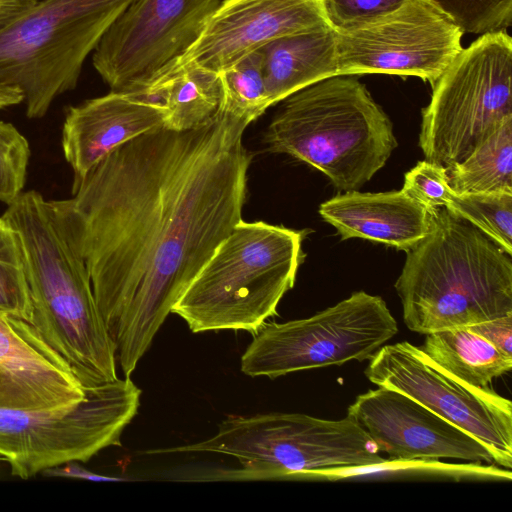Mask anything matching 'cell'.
<instances>
[{
    "label": "cell",
    "instance_id": "6da1fadb",
    "mask_svg": "<svg viewBox=\"0 0 512 512\" xmlns=\"http://www.w3.org/2000/svg\"><path fill=\"white\" fill-rule=\"evenodd\" d=\"M249 124L220 109L200 128L150 131L101 160L70 199L53 200L125 376L242 220Z\"/></svg>",
    "mask_w": 512,
    "mask_h": 512
},
{
    "label": "cell",
    "instance_id": "7a4b0ae2",
    "mask_svg": "<svg viewBox=\"0 0 512 512\" xmlns=\"http://www.w3.org/2000/svg\"><path fill=\"white\" fill-rule=\"evenodd\" d=\"M2 216L20 238L33 308L30 324L84 389L117 379L115 343L53 200L23 191Z\"/></svg>",
    "mask_w": 512,
    "mask_h": 512
},
{
    "label": "cell",
    "instance_id": "3957f363",
    "mask_svg": "<svg viewBox=\"0 0 512 512\" xmlns=\"http://www.w3.org/2000/svg\"><path fill=\"white\" fill-rule=\"evenodd\" d=\"M395 289L409 330L469 327L512 314L511 256L468 221L435 208L426 236L406 251Z\"/></svg>",
    "mask_w": 512,
    "mask_h": 512
},
{
    "label": "cell",
    "instance_id": "277c9868",
    "mask_svg": "<svg viewBox=\"0 0 512 512\" xmlns=\"http://www.w3.org/2000/svg\"><path fill=\"white\" fill-rule=\"evenodd\" d=\"M281 102L264 135L267 150L316 168L338 190L360 188L398 145L389 117L353 76L323 79Z\"/></svg>",
    "mask_w": 512,
    "mask_h": 512
},
{
    "label": "cell",
    "instance_id": "5b68a950",
    "mask_svg": "<svg viewBox=\"0 0 512 512\" xmlns=\"http://www.w3.org/2000/svg\"><path fill=\"white\" fill-rule=\"evenodd\" d=\"M305 231L263 221L237 223L221 241L171 313L194 333H257L277 315L305 255Z\"/></svg>",
    "mask_w": 512,
    "mask_h": 512
},
{
    "label": "cell",
    "instance_id": "8992f818",
    "mask_svg": "<svg viewBox=\"0 0 512 512\" xmlns=\"http://www.w3.org/2000/svg\"><path fill=\"white\" fill-rule=\"evenodd\" d=\"M145 453H215L237 459L238 468L213 477L222 480H300L313 470L368 466L385 460L349 415L327 420L282 412L229 415L205 440Z\"/></svg>",
    "mask_w": 512,
    "mask_h": 512
},
{
    "label": "cell",
    "instance_id": "52a82bcc",
    "mask_svg": "<svg viewBox=\"0 0 512 512\" xmlns=\"http://www.w3.org/2000/svg\"><path fill=\"white\" fill-rule=\"evenodd\" d=\"M135 0H38L0 29V83L42 118L78 84L86 58Z\"/></svg>",
    "mask_w": 512,
    "mask_h": 512
},
{
    "label": "cell",
    "instance_id": "ba28073f",
    "mask_svg": "<svg viewBox=\"0 0 512 512\" xmlns=\"http://www.w3.org/2000/svg\"><path fill=\"white\" fill-rule=\"evenodd\" d=\"M512 39L480 35L435 81L422 110L419 147L425 160L449 167L465 159L512 116Z\"/></svg>",
    "mask_w": 512,
    "mask_h": 512
},
{
    "label": "cell",
    "instance_id": "9c48e42d",
    "mask_svg": "<svg viewBox=\"0 0 512 512\" xmlns=\"http://www.w3.org/2000/svg\"><path fill=\"white\" fill-rule=\"evenodd\" d=\"M141 394L126 376L86 389L85 398L68 409L0 408V456L11 475L21 479L68 462H87L101 450L121 445Z\"/></svg>",
    "mask_w": 512,
    "mask_h": 512
},
{
    "label": "cell",
    "instance_id": "30bf717a",
    "mask_svg": "<svg viewBox=\"0 0 512 512\" xmlns=\"http://www.w3.org/2000/svg\"><path fill=\"white\" fill-rule=\"evenodd\" d=\"M398 332L386 302L364 291L303 319L265 323L241 356L251 377L286 374L370 359Z\"/></svg>",
    "mask_w": 512,
    "mask_h": 512
},
{
    "label": "cell",
    "instance_id": "8fae6325",
    "mask_svg": "<svg viewBox=\"0 0 512 512\" xmlns=\"http://www.w3.org/2000/svg\"><path fill=\"white\" fill-rule=\"evenodd\" d=\"M221 0H135L92 54L111 91L144 96L200 34Z\"/></svg>",
    "mask_w": 512,
    "mask_h": 512
},
{
    "label": "cell",
    "instance_id": "7c38bea8",
    "mask_svg": "<svg viewBox=\"0 0 512 512\" xmlns=\"http://www.w3.org/2000/svg\"><path fill=\"white\" fill-rule=\"evenodd\" d=\"M365 376L397 390L484 444L495 464L512 468V403L489 387L468 385L442 370L408 342L385 344L369 359Z\"/></svg>",
    "mask_w": 512,
    "mask_h": 512
},
{
    "label": "cell",
    "instance_id": "4fadbf2b",
    "mask_svg": "<svg viewBox=\"0 0 512 512\" xmlns=\"http://www.w3.org/2000/svg\"><path fill=\"white\" fill-rule=\"evenodd\" d=\"M334 32L343 76H416L433 85L463 49L462 29L426 0H406L384 17Z\"/></svg>",
    "mask_w": 512,
    "mask_h": 512
},
{
    "label": "cell",
    "instance_id": "5bb4252c",
    "mask_svg": "<svg viewBox=\"0 0 512 512\" xmlns=\"http://www.w3.org/2000/svg\"><path fill=\"white\" fill-rule=\"evenodd\" d=\"M322 29H333L324 0H221L172 66L220 73L278 38Z\"/></svg>",
    "mask_w": 512,
    "mask_h": 512
},
{
    "label": "cell",
    "instance_id": "9a60e30c",
    "mask_svg": "<svg viewBox=\"0 0 512 512\" xmlns=\"http://www.w3.org/2000/svg\"><path fill=\"white\" fill-rule=\"evenodd\" d=\"M347 415L380 453L397 460L459 459L495 464L488 448L413 398L378 386L356 397Z\"/></svg>",
    "mask_w": 512,
    "mask_h": 512
},
{
    "label": "cell",
    "instance_id": "2e32d148",
    "mask_svg": "<svg viewBox=\"0 0 512 512\" xmlns=\"http://www.w3.org/2000/svg\"><path fill=\"white\" fill-rule=\"evenodd\" d=\"M164 107L144 96L110 91L69 106L61 145L73 170L75 188L107 155L121 145L165 126Z\"/></svg>",
    "mask_w": 512,
    "mask_h": 512
},
{
    "label": "cell",
    "instance_id": "e0dca14e",
    "mask_svg": "<svg viewBox=\"0 0 512 512\" xmlns=\"http://www.w3.org/2000/svg\"><path fill=\"white\" fill-rule=\"evenodd\" d=\"M0 370L19 410L68 409L86 395L68 363L24 320L0 312Z\"/></svg>",
    "mask_w": 512,
    "mask_h": 512
},
{
    "label": "cell",
    "instance_id": "ac0fdd59",
    "mask_svg": "<svg viewBox=\"0 0 512 512\" xmlns=\"http://www.w3.org/2000/svg\"><path fill=\"white\" fill-rule=\"evenodd\" d=\"M431 210L400 191L339 194L319 207L342 240L362 238L408 251L428 233Z\"/></svg>",
    "mask_w": 512,
    "mask_h": 512
},
{
    "label": "cell",
    "instance_id": "d6986e66",
    "mask_svg": "<svg viewBox=\"0 0 512 512\" xmlns=\"http://www.w3.org/2000/svg\"><path fill=\"white\" fill-rule=\"evenodd\" d=\"M270 105L338 75L334 29L278 38L258 50Z\"/></svg>",
    "mask_w": 512,
    "mask_h": 512
},
{
    "label": "cell",
    "instance_id": "ffe728a7",
    "mask_svg": "<svg viewBox=\"0 0 512 512\" xmlns=\"http://www.w3.org/2000/svg\"><path fill=\"white\" fill-rule=\"evenodd\" d=\"M144 97L164 107L165 128L175 131L200 128L213 121L220 110V76L194 64H176Z\"/></svg>",
    "mask_w": 512,
    "mask_h": 512
},
{
    "label": "cell",
    "instance_id": "44dd1931",
    "mask_svg": "<svg viewBox=\"0 0 512 512\" xmlns=\"http://www.w3.org/2000/svg\"><path fill=\"white\" fill-rule=\"evenodd\" d=\"M420 347L445 372L478 388L509 372V355L468 327L438 330L425 335Z\"/></svg>",
    "mask_w": 512,
    "mask_h": 512
},
{
    "label": "cell",
    "instance_id": "7402d4cb",
    "mask_svg": "<svg viewBox=\"0 0 512 512\" xmlns=\"http://www.w3.org/2000/svg\"><path fill=\"white\" fill-rule=\"evenodd\" d=\"M447 168L456 194L512 189V116L505 118L462 161Z\"/></svg>",
    "mask_w": 512,
    "mask_h": 512
},
{
    "label": "cell",
    "instance_id": "603a6c76",
    "mask_svg": "<svg viewBox=\"0 0 512 512\" xmlns=\"http://www.w3.org/2000/svg\"><path fill=\"white\" fill-rule=\"evenodd\" d=\"M400 474L408 476H440L451 479H472L511 481V470L483 463L447 464L439 460H397L386 459L378 464L360 467H340L313 470L305 475L306 480H344L370 476L374 474Z\"/></svg>",
    "mask_w": 512,
    "mask_h": 512
},
{
    "label": "cell",
    "instance_id": "cb8c5ba5",
    "mask_svg": "<svg viewBox=\"0 0 512 512\" xmlns=\"http://www.w3.org/2000/svg\"><path fill=\"white\" fill-rule=\"evenodd\" d=\"M512 254V189L453 193L445 207Z\"/></svg>",
    "mask_w": 512,
    "mask_h": 512
},
{
    "label": "cell",
    "instance_id": "d4e9b609",
    "mask_svg": "<svg viewBox=\"0 0 512 512\" xmlns=\"http://www.w3.org/2000/svg\"><path fill=\"white\" fill-rule=\"evenodd\" d=\"M219 76L222 87L220 109L226 113L251 123L271 106L258 50L224 69Z\"/></svg>",
    "mask_w": 512,
    "mask_h": 512
},
{
    "label": "cell",
    "instance_id": "484cf974",
    "mask_svg": "<svg viewBox=\"0 0 512 512\" xmlns=\"http://www.w3.org/2000/svg\"><path fill=\"white\" fill-rule=\"evenodd\" d=\"M0 312L31 323L32 302L20 238L0 217Z\"/></svg>",
    "mask_w": 512,
    "mask_h": 512
},
{
    "label": "cell",
    "instance_id": "4316f807",
    "mask_svg": "<svg viewBox=\"0 0 512 512\" xmlns=\"http://www.w3.org/2000/svg\"><path fill=\"white\" fill-rule=\"evenodd\" d=\"M450 17L464 33L507 31L512 0H426Z\"/></svg>",
    "mask_w": 512,
    "mask_h": 512
},
{
    "label": "cell",
    "instance_id": "83f0119b",
    "mask_svg": "<svg viewBox=\"0 0 512 512\" xmlns=\"http://www.w3.org/2000/svg\"><path fill=\"white\" fill-rule=\"evenodd\" d=\"M31 156L24 135L9 122L0 121V201L9 205L24 190Z\"/></svg>",
    "mask_w": 512,
    "mask_h": 512
},
{
    "label": "cell",
    "instance_id": "f1b7e54d",
    "mask_svg": "<svg viewBox=\"0 0 512 512\" xmlns=\"http://www.w3.org/2000/svg\"><path fill=\"white\" fill-rule=\"evenodd\" d=\"M401 190L429 209L446 207L454 193L447 168L427 160L418 162L405 174Z\"/></svg>",
    "mask_w": 512,
    "mask_h": 512
},
{
    "label": "cell",
    "instance_id": "f546056e",
    "mask_svg": "<svg viewBox=\"0 0 512 512\" xmlns=\"http://www.w3.org/2000/svg\"><path fill=\"white\" fill-rule=\"evenodd\" d=\"M406 0H324L334 30L357 27L384 17Z\"/></svg>",
    "mask_w": 512,
    "mask_h": 512
},
{
    "label": "cell",
    "instance_id": "4dcf8cb0",
    "mask_svg": "<svg viewBox=\"0 0 512 512\" xmlns=\"http://www.w3.org/2000/svg\"><path fill=\"white\" fill-rule=\"evenodd\" d=\"M468 328L487 339L501 351L512 355V314L484 321Z\"/></svg>",
    "mask_w": 512,
    "mask_h": 512
},
{
    "label": "cell",
    "instance_id": "1f68e13d",
    "mask_svg": "<svg viewBox=\"0 0 512 512\" xmlns=\"http://www.w3.org/2000/svg\"><path fill=\"white\" fill-rule=\"evenodd\" d=\"M43 476L53 477H69L85 479L90 481H126L125 478L111 477L94 473L83 466L79 465L76 461L68 462L66 464L48 468L41 473Z\"/></svg>",
    "mask_w": 512,
    "mask_h": 512
},
{
    "label": "cell",
    "instance_id": "d6a6232c",
    "mask_svg": "<svg viewBox=\"0 0 512 512\" xmlns=\"http://www.w3.org/2000/svg\"><path fill=\"white\" fill-rule=\"evenodd\" d=\"M33 0H0V29L28 9Z\"/></svg>",
    "mask_w": 512,
    "mask_h": 512
},
{
    "label": "cell",
    "instance_id": "836d02e7",
    "mask_svg": "<svg viewBox=\"0 0 512 512\" xmlns=\"http://www.w3.org/2000/svg\"><path fill=\"white\" fill-rule=\"evenodd\" d=\"M23 101L24 96L19 88L0 83V109L18 105Z\"/></svg>",
    "mask_w": 512,
    "mask_h": 512
},
{
    "label": "cell",
    "instance_id": "e575fe53",
    "mask_svg": "<svg viewBox=\"0 0 512 512\" xmlns=\"http://www.w3.org/2000/svg\"><path fill=\"white\" fill-rule=\"evenodd\" d=\"M1 460H3V459H2V458H1V456H0V461H1Z\"/></svg>",
    "mask_w": 512,
    "mask_h": 512
},
{
    "label": "cell",
    "instance_id": "d590c367",
    "mask_svg": "<svg viewBox=\"0 0 512 512\" xmlns=\"http://www.w3.org/2000/svg\"><path fill=\"white\" fill-rule=\"evenodd\" d=\"M33 1H38V0H33Z\"/></svg>",
    "mask_w": 512,
    "mask_h": 512
}]
</instances>
